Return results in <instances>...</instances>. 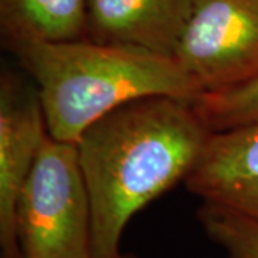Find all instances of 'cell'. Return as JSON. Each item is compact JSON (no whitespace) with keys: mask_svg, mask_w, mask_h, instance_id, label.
<instances>
[{"mask_svg":"<svg viewBox=\"0 0 258 258\" xmlns=\"http://www.w3.org/2000/svg\"><path fill=\"white\" fill-rule=\"evenodd\" d=\"M20 258H92V208L75 144L50 135L19 195Z\"/></svg>","mask_w":258,"mask_h":258,"instance_id":"3","label":"cell"},{"mask_svg":"<svg viewBox=\"0 0 258 258\" xmlns=\"http://www.w3.org/2000/svg\"><path fill=\"white\" fill-rule=\"evenodd\" d=\"M184 182L204 204L258 221V122L211 132Z\"/></svg>","mask_w":258,"mask_h":258,"instance_id":"6","label":"cell"},{"mask_svg":"<svg viewBox=\"0 0 258 258\" xmlns=\"http://www.w3.org/2000/svg\"><path fill=\"white\" fill-rule=\"evenodd\" d=\"M92 258H134V257H131V255H125V254L119 252V254H116V255H113V257H92Z\"/></svg>","mask_w":258,"mask_h":258,"instance_id":"11","label":"cell"},{"mask_svg":"<svg viewBox=\"0 0 258 258\" xmlns=\"http://www.w3.org/2000/svg\"><path fill=\"white\" fill-rule=\"evenodd\" d=\"M194 0H88L86 37L175 57Z\"/></svg>","mask_w":258,"mask_h":258,"instance_id":"7","label":"cell"},{"mask_svg":"<svg viewBox=\"0 0 258 258\" xmlns=\"http://www.w3.org/2000/svg\"><path fill=\"white\" fill-rule=\"evenodd\" d=\"M198 220L207 237L228 258H258V221L215 205L203 204Z\"/></svg>","mask_w":258,"mask_h":258,"instance_id":"10","label":"cell"},{"mask_svg":"<svg viewBox=\"0 0 258 258\" xmlns=\"http://www.w3.org/2000/svg\"><path fill=\"white\" fill-rule=\"evenodd\" d=\"M211 132L258 122V78L227 91L207 92L192 102Z\"/></svg>","mask_w":258,"mask_h":258,"instance_id":"9","label":"cell"},{"mask_svg":"<svg viewBox=\"0 0 258 258\" xmlns=\"http://www.w3.org/2000/svg\"><path fill=\"white\" fill-rule=\"evenodd\" d=\"M175 59L203 93L258 78V0H194Z\"/></svg>","mask_w":258,"mask_h":258,"instance_id":"4","label":"cell"},{"mask_svg":"<svg viewBox=\"0 0 258 258\" xmlns=\"http://www.w3.org/2000/svg\"><path fill=\"white\" fill-rule=\"evenodd\" d=\"M88 0H0L3 42H74L86 37Z\"/></svg>","mask_w":258,"mask_h":258,"instance_id":"8","label":"cell"},{"mask_svg":"<svg viewBox=\"0 0 258 258\" xmlns=\"http://www.w3.org/2000/svg\"><path fill=\"white\" fill-rule=\"evenodd\" d=\"M49 137L36 86L13 72L0 78V248L20 258L16 205L37 155Z\"/></svg>","mask_w":258,"mask_h":258,"instance_id":"5","label":"cell"},{"mask_svg":"<svg viewBox=\"0 0 258 258\" xmlns=\"http://www.w3.org/2000/svg\"><path fill=\"white\" fill-rule=\"evenodd\" d=\"M32 78L49 135L76 144L102 116L147 96L194 102L203 89L175 57L81 39L3 42Z\"/></svg>","mask_w":258,"mask_h":258,"instance_id":"2","label":"cell"},{"mask_svg":"<svg viewBox=\"0 0 258 258\" xmlns=\"http://www.w3.org/2000/svg\"><path fill=\"white\" fill-rule=\"evenodd\" d=\"M192 102L147 96L102 116L75 144L92 208L93 257L119 254L129 220L185 181L207 144Z\"/></svg>","mask_w":258,"mask_h":258,"instance_id":"1","label":"cell"}]
</instances>
